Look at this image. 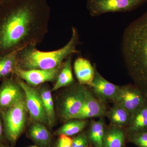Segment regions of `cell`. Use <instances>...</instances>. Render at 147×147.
Returning <instances> with one entry per match:
<instances>
[{
  "label": "cell",
  "instance_id": "6da1fadb",
  "mask_svg": "<svg viewBox=\"0 0 147 147\" xmlns=\"http://www.w3.org/2000/svg\"><path fill=\"white\" fill-rule=\"evenodd\" d=\"M47 0H7L0 3V55L42 42L48 31Z\"/></svg>",
  "mask_w": 147,
  "mask_h": 147
},
{
  "label": "cell",
  "instance_id": "7a4b0ae2",
  "mask_svg": "<svg viewBox=\"0 0 147 147\" xmlns=\"http://www.w3.org/2000/svg\"><path fill=\"white\" fill-rule=\"evenodd\" d=\"M121 45L129 75L147 99V11L125 29Z\"/></svg>",
  "mask_w": 147,
  "mask_h": 147
},
{
  "label": "cell",
  "instance_id": "3957f363",
  "mask_svg": "<svg viewBox=\"0 0 147 147\" xmlns=\"http://www.w3.org/2000/svg\"><path fill=\"white\" fill-rule=\"evenodd\" d=\"M79 42L78 30L72 27L70 40L60 49L44 52L38 50L36 45H30L20 50L17 54L16 67L24 70L60 67L67 58L79 53L77 50Z\"/></svg>",
  "mask_w": 147,
  "mask_h": 147
},
{
  "label": "cell",
  "instance_id": "277c9868",
  "mask_svg": "<svg viewBox=\"0 0 147 147\" xmlns=\"http://www.w3.org/2000/svg\"><path fill=\"white\" fill-rule=\"evenodd\" d=\"M27 111L25 97L9 108L0 110L5 137L12 146L15 145L24 131L26 123Z\"/></svg>",
  "mask_w": 147,
  "mask_h": 147
},
{
  "label": "cell",
  "instance_id": "5b68a950",
  "mask_svg": "<svg viewBox=\"0 0 147 147\" xmlns=\"http://www.w3.org/2000/svg\"><path fill=\"white\" fill-rule=\"evenodd\" d=\"M147 0H87L86 7L92 17L105 13L132 11L147 3Z\"/></svg>",
  "mask_w": 147,
  "mask_h": 147
},
{
  "label": "cell",
  "instance_id": "8992f818",
  "mask_svg": "<svg viewBox=\"0 0 147 147\" xmlns=\"http://www.w3.org/2000/svg\"><path fill=\"white\" fill-rule=\"evenodd\" d=\"M147 99L139 88L134 84L120 86L118 92L113 101L121 106L131 115L142 107Z\"/></svg>",
  "mask_w": 147,
  "mask_h": 147
},
{
  "label": "cell",
  "instance_id": "52a82bcc",
  "mask_svg": "<svg viewBox=\"0 0 147 147\" xmlns=\"http://www.w3.org/2000/svg\"><path fill=\"white\" fill-rule=\"evenodd\" d=\"M16 78L15 80L24 92L27 110L31 118L36 122L47 123L42 98L39 91L18 77Z\"/></svg>",
  "mask_w": 147,
  "mask_h": 147
},
{
  "label": "cell",
  "instance_id": "ba28073f",
  "mask_svg": "<svg viewBox=\"0 0 147 147\" xmlns=\"http://www.w3.org/2000/svg\"><path fill=\"white\" fill-rule=\"evenodd\" d=\"M84 85H72L63 97L61 104L62 119L67 121L76 118L82 110L84 101Z\"/></svg>",
  "mask_w": 147,
  "mask_h": 147
},
{
  "label": "cell",
  "instance_id": "9c48e42d",
  "mask_svg": "<svg viewBox=\"0 0 147 147\" xmlns=\"http://www.w3.org/2000/svg\"><path fill=\"white\" fill-rule=\"evenodd\" d=\"M61 66L52 69L30 70H24L16 67L13 75L30 86H36L45 82L56 81Z\"/></svg>",
  "mask_w": 147,
  "mask_h": 147
},
{
  "label": "cell",
  "instance_id": "30bf717a",
  "mask_svg": "<svg viewBox=\"0 0 147 147\" xmlns=\"http://www.w3.org/2000/svg\"><path fill=\"white\" fill-rule=\"evenodd\" d=\"M94 76L90 86L93 94L100 101L105 103L108 101L113 102L118 92L120 86L109 82L98 71L95 64Z\"/></svg>",
  "mask_w": 147,
  "mask_h": 147
},
{
  "label": "cell",
  "instance_id": "8fae6325",
  "mask_svg": "<svg viewBox=\"0 0 147 147\" xmlns=\"http://www.w3.org/2000/svg\"><path fill=\"white\" fill-rule=\"evenodd\" d=\"M84 101L81 112L75 119L86 120L91 118H102L107 114L105 103L95 97L87 87L84 86Z\"/></svg>",
  "mask_w": 147,
  "mask_h": 147
},
{
  "label": "cell",
  "instance_id": "7c38bea8",
  "mask_svg": "<svg viewBox=\"0 0 147 147\" xmlns=\"http://www.w3.org/2000/svg\"><path fill=\"white\" fill-rule=\"evenodd\" d=\"M23 91L13 76L3 81L0 86V110L9 108L25 97Z\"/></svg>",
  "mask_w": 147,
  "mask_h": 147
},
{
  "label": "cell",
  "instance_id": "4fadbf2b",
  "mask_svg": "<svg viewBox=\"0 0 147 147\" xmlns=\"http://www.w3.org/2000/svg\"><path fill=\"white\" fill-rule=\"evenodd\" d=\"M74 73L79 84L90 86L94 76V67L90 62L85 58L79 57L74 63Z\"/></svg>",
  "mask_w": 147,
  "mask_h": 147
},
{
  "label": "cell",
  "instance_id": "5bb4252c",
  "mask_svg": "<svg viewBox=\"0 0 147 147\" xmlns=\"http://www.w3.org/2000/svg\"><path fill=\"white\" fill-rule=\"evenodd\" d=\"M124 129L126 136L147 130V100L130 115L129 122Z\"/></svg>",
  "mask_w": 147,
  "mask_h": 147
},
{
  "label": "cell",
  "instance_id": "9a60e30c",
  "mask_svg": "<svg viewBox=\"0 0 147 147\" xmlns=\"http://www.w3.org/2000/svg\"><path fill=\"white\" fill-rule=\"evenodd\" d=\"M28 135L40 147H49L51 143L52 136L50 131L43 124L36 122L30 127Z\"/></svg>",
  "mask_w": 147,
  "mask_h": 147
},
{
  "label": "cell",
  "instance_id": "2e32d148",
  "mask_svg": "<svg viewBox=\"0 0 147 147\" xmlns=\"http://www.w3.org/2000/svg\"><path fill=\"white\" fill-rule=\"evenodd\" d=\"M126 139L124 129L110 125L105 128L103 147H123Z\"/></svg>",
  "mask_w": 147,
  "mask_h": 147
},
{
  "label": "cell",
  "instance_id": "e0dca14e",
  "mask_svg": "<svg viewBox=\"0 0 147 147\" xmlns=\"http://www.w3.org/2000/svg\"><path fill=\"white\" fill-rule=\"evenodd\" d=\"M19 51H13L0 55V80L1 81H3L13 76L17 63V54Z\"/></svg>",
  "mask_w": 147,
  "mask_h": 147
},
{
  "label": "cell",
  "instance_id": "ac0fdd59",
  "mask_svg": "<svg viewBox=\"0 0 147 147\" xmlns=\"http://www.w3.org/2000/svg\"><path fill=\"white\" fill-rule=\"evenodd\" d=\"M72 56L67 58L63 64L53 87V91L57 90L63 87L71 86L74 84L71 67Z\"/></svg>",
  "mask_w": 147,
  "mask_h": 147
},
{
  "label": "cell",
  "instance_id": "d6986e66",
  "mask_svg": "<svg viewBox=\"0 0 147 147\" xmlns=\"http://www.w3.org/2000/svg\"><path fill=\"white\" fill-rule=\"evenodd\" d=\"M105 130L103 119L92 121L86 134L90 145L94 147H103V139Z\"/></svg>",
  "mask_w": 147,
  "mask_h": 147
},
{
  "label": "cell",
  "instance_id": "ffe728a7",
  "mask_svg": "<svg viewBox=\"0 0 147 147\" xmlns=\"http://www.w3.org/2000/svg\"><path fill=\"white\" fill-rule=\"evenodd\" d=\"M106 115L110 121V125L119 128H125L130 119V115L127 111L114 103Z\"/></svg>",
  "mask_w": 147,
  "mask_h": 147
},
{
  "label": "cell",
  "instance_id": "44dd1931",
  "mask_svg": "<svg viewBox=\"0 0 147 147\" xmlns=\"http://www.w3.org/2000/svg\"><path fill=\"white\" fill-rule=\"evenodd\" d=\"M39 91L42 98L47 117V124L50 126H53L55 122V113L51 91L48 87L43 86L40 87Z\"/></svg>",
  "mask_w": 147,
  "mask_h": 147
},
{
  "label": "cell",
  "instance_id": "7402d4cb",
  "mask_svg": "<svg viewBox=\"0 0 147 147\" xmlns=\"http://www.w3.org/2000/svg\"><path fill=\"white\" fill-rule=\"evenodd\" d=\"M88 124L86 120L73 119L67 121L63 125L58 129L55 134L56 135H65L70 137L79 134L83 131Z\"/></svg>",
  "mask_w": 147,
  "mask_h": 147
},
{
  "label": "cell",
  "instance_id": "603a6c76",
  "mask_svg": "<svg viewBox=\"0 0 147 147\" xmlns=\"http://www.w3.org/2000/svg\"><path fill=\"white\" fill-rule=\"evenodd\" d=\"M126 139L138 147H147V130L127 135Z\"/></svg>",
  "mask_w": 147,
  "mask_h": 147
},
{
  "label": "cell",
  "instance_id": "cb8c5ba5",
  "mask_svg": "<svg viewBox=\"0 0 147 147\" xmlns=\"http://www.w3.org/2000/svg\"><path fill=\"white\" fill-rule=\"evenodd\" d=\"M72 139V147H88L89 146L87 135L85 133H80Z\"/></svg>",
  "mask_w": 147,
  "mask_h": 147
},
{
  "label": "cell",
  "instance_id": "d4e9b609",
  "mask_svg": "<svg viewBox=\"0 0 147 147\" xmlns=\"http://www.w3.org/2000/svg\"><path fill=\"white\" fill-rule=\"evenodd\" d=\"M72 139L65 135L60 136L54 147H72Z\"/></svg>",
  "mask_w": 147,
  "mask_h": 147
},
{
  "label": "cell",
  "instance_id": "484cf974",
  "mask_svg": "<svg viewBox=\"0 0 147 147\" xmlns=\"http://www.w3.org/2000/svg\"><path fill=\"white\" fill-rule=\"evenodd\" d=\"M5 139L3 123L1 116L0 114V143H3Z\"/></svg>",
  "mask_w": 147,
  "mask_h": 147
},
{
  "label": "cell",
  "instance_id": "4316f807",
  "mask_svg": "<svg viewBox=\"0 0 147 147\" xmlns=\"http://www.w3.org/2000/svg\"><path fill=\"white\" fill-rule=\"evenodd\" d=\"M0 147H9L3 144V143H0Z\"/></svg>",
  "mask_w": 147,
  "mask_h": 147
},
{
  "label": "cell",
  "instance_id": "83f0119b",
  "mask_svg": "<svg viewBox=\"0 0 147 147\" xmlns=\"http://www.w3.org/2000/svg\"><path fill=\"white\" fill-rule=\"evenodd\" d=\"M7 1V0H0V2H1L4 1Z\"/></svg>",
  "mask_w": 147,
  "mask_h": 147
},
{
  "label": "cell",
  "instance_id": "f1b7e54d",
  "mask_svg": "<svg viewBox=\"0 0 147 147\" xmlns=\"http://www.w3.org/2000/svg\"><path fill=\"white\" fill-rule=\"evenodd\" d=\"M29 147H38L36 146H30Z\"/></svg>",
  "mask_w": 147,
  "mask_h": 147
},
{
  "label": "cell",
  "instance_id": "f546056e",
  "mask_svg": "<svg viewBox=\"0 0 147 147\" xmlns=\"http://www.w3.org/2000/svg\"><path fill=\"white\" fill-rule=\"evenodd\" d=\"M90 147H93L92 146H91V145H90Z\"/></svg>",
  "mask_w": 147,
  "mask_h": 147
},
{
  "label": "cell",
  "instance_id": "4dcf8cb0",
  "mask_svg": "<svg viewBox=\"0 0 147 147\" xmlns=\"http://www.w3.org/2000/svg\"><path fill=\"white\" fill-rule=\"evenodd\" d=\"M88 147H90V146H89Z\"/></svg>",
  "mask_w": 147,
  "mask_h": 147
},
{
  "label": "cell",
  "instance_id": "1f68e13d",
  "mask_svg": "<svg viewBox=\"0 0 147 147\" xmlns=\"http://www.w3.org/2000/svg\"><path fill=\"white\" fill-rule=\"evenodd\" d=\"M0 3H1V2H0Z\"/></svg>",
  "mask_w": 147,
  "mask_h": 147
}]
</instances>
